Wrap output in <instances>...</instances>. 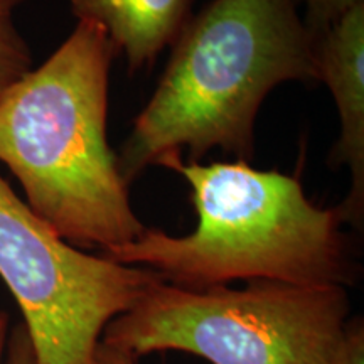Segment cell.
Returning a JSON list of instances; mask_svg holds the SVG:
<instances>
[{
	"label": "cell",
	"mask_w": 364,
	"mask_h": 364,
	"mask_svg": "<svg viewBox=\"0 0 364 364\" xmlns=\"http://www.w3.org/2000/svg\"><path fill=\"white\" fill-rule=\"evenodd\" d=\"M22 2L24 0H0V17H11L14 9L21 6Z\"/></svg>",
	"instance_id": "obj_14"
},
{
	"label": "cell",
	"mask_w": 364,
	"mask_h": 364,
	"mask_svg": "<svg viewBox=\"0 0 364 364\" xmlns=\"http://www.w3.org/2000/svg\"><path fill=\"white\" fill-rule=\"evenodd\" d=\"M91 364H139V358L100 341L91 358Z\"/></svg>",
	"instance_id": "obj_12"
},
{
	"label": "cell",
	"mask_w": 364,
	"mask_h": 364,
	"mask_svg": "<svg viewBox=\"0 0 364 364\" xmlns=\"http://www.w3.org/2000/svg\"><path fill=\"white\" fill-rule=\"evenodd\" d=\"M327 364H364V326L361 318L348 322L343 338Z\"/></svg>",
	"instance_id": "obj_10"
},
{
	"label": "cell",
	"mask_w": 364,
	"mask_h": 364,
	"mask_svg": "<svg viewBox=\"0 0 364 364\" xmlns=\"http://www.w3.org/2000/svg\"><path fill=\"white\" fill-rule=\"evenodd\" d=\"M0 279L24 316L36 364H91L105 327L164 277L73 247L0 176Z\"/></svg>",
	"instance_id": "obj_5"
},
{
	"label": "cell",
	"mask_w": 364,
	"mask_h": 364,
	"mask_svg": "<svg viewBox=\"0 0 364 364\" xmlns=\"http://www.w3.org/2000/svg\"><path fill=\"white\" fill-rule=\"evenodd\" d=\"M316 81L331 90L339 112L341 135L332 166H348L351 191L338 206L344 223L361 226L364 211V0L346 12L314 44Z\"/></svg>",
	"instance_id": "obj_6"
},
{
	"label": "cell",
	"mask_w": 364,
	"mask_h": 364,
	"mask_svg": "<svg viewBox=\"0 0 364 364\" xmlns=\"http://www.w3.org/2000/svg\"><path fill=\"white\" fill-rule=\"evenodd\" d=\"M9 314L0 311V364H4L9 343Z\"/></svg>",
	"instance_id": "obj_13"
},
{
	"label": "cell",
	"mask_w": 364,
	"mask_h": 364,
	"mask_svg": "<svg viewBox=\"0 0 364 364\" xmlns=\"http://www.w3.org/2000/svg\"><path fill=\"white\" fill-rule=\"evenodd\" d=\"M33 58L11 17H0V98L31 71Z\"/></svg>",
	"instance_id": "obj_8"
},
{
	"label": "cell",
	"mask_w": 364,
	"mask_h": 364,
	"mask_svg": "<svg viewBox=\"0 0 364 364\" xmlns=\"http://www.w3.org/2000/svg\"><path fill=\"white\" fill-rule=\"evenodd\" d=\"M117 54L103 27L80 21L0 98V162L19 179L27 206L73 247L102 253L145 230L107 140Z\"/></svg>",
	"instance_id": "obj_2"
},
{
	"label": "cell",
	"mask_w": 364,
	"mask_h": 364,
	"mask_svg": "<svg viewBox=\"0 0 364 364\" xmlns=\"http://www.w3.org/2000/svg\"><path fill=\"white\" fill-rule=\"evenodd\" d=\"M161 166L188 181L198 226L186 236L145 228L102 253L110 260L150 268L188 289L235 280L346 287L356 279L339 209L309 201L299 176L258 171L247 161L171 157Z\"/></svg>",
	"instance_id": "obj_3"
},
{
	"label": "cell",
	"mask_w": 364,
	"mask_h": 364,
	"mask_svg": "<svg viewBox=\"0 0 364 364\" xmlns=\"http://www.w3.org/2000/svg\"><path fill=\"white\" fill-rule=\"evenodd\" d=\"M78 21L103 27L130 73L150 68L193 17L194 0H70Z\"/></svg>",
	"instance_id": "obj_7"
},
{
	"label": "cell",
	"mask_w": 364,
	"mask_h": 364,
	"mask_svg": "<svg viewBox=\"0 0 364 364\" xmlns=\"http://www.w3.org/2000/svg\"><path fill=\"white\" fill-rule=\"evenodd\" d=\"M4 364H36L33 344H31L24 324H17L9 334Z\"/></svg>",
	"instance_id": "obj_11"
},
{
	"label": "cell",
	"mask_w": 364,
	"mask_h": 364,
	"mask_svg": "<svg viewBox=\"0 0 364 364\" xmlns=\"http://www.w3.org/2000/svg\"><path fill=\"white\" fill-rule=\"evenodd\" d=\"M314 36L297 0H211L189 19L157 88L122 145L127 184L188 150L252 161L263 100L287 81H316Z\"/></svg>",
	"instance_id": "obj_1"
},
{
	"label": "cell",
	"mask_w": 364,
	"mask_h": 364,
	"mask_svg": "<svg viewBox=\"0 0 364 364\" xmlns=\"http://www.w3.org/2000/svg\"><path fill=\"white\" fill-rule=\"evenodd\" d=\"M304 4L306 16L302 17L309 31L314 36L326 33L338 22L346 12H349L361 0H297Z\"/></svg>",
	"instance_id": "obj_9"
},
{
	"label": "cell",
	"mask_w": 364,
	"mask_h": 364,
	"mask_svg": "<svg viewBox=\"0 0 364 364\" xmlns=\"http://www.w3.org/2000/svg\"><path fill=\"white\" fill-rule=\"evenodd\" d=\"M348 322L341 285L188 289L161 280L105 327L102 341L135 358L184 351L213 364H327Z\"/></svg>",
	"instance_id": "obj_4"
}]
</instances>
